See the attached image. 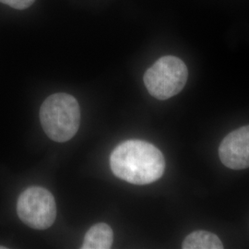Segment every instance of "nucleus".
<instances>
[{
  "label": "nucleus",
  "instance_id": "f257e3e1",
  "mask_svg": "<svg viewBox=\"0 0 249 249\" xmlns=\"http://www.w3.org/2000/svg\"><path fill=\"white\" fill-rule=\"evenodd\" d=\"M114 175L133 185H148L160 179L165 170V160L151 143L131 140L119 144L110 157Z\"/></svg>",
  "mask_w": 249,
  "mask_h": 249
},
{
  "label": "nucleus",
  "instance_id": "f03ea898",
  "mask_svg": "<svg viewBox=\"0 0 249 249\" xmlns=\"http://www.w3.org/2000/svg\"><path fill=\"white\" fill-rule=\"evenodd\" d=\"M45 134L56 142H66L76 135L80 121L78 101L68 93H54L45 99L40 109Z\"/></svg>",
  "mask_w": 249,
  "mask_h": 249
},
{
  "label": "nucleus",
  "instance_id": "7ed1b4c3",
  "mask_svg": "<svg viewBox=\"0 0 249 249\" xmlns=\"http://www.w3.org/2000/svg\"><path fill=\"white\" fill-rule=\"evenodd\" d=\"M187 66L174 55L162 56L144 75V84L151 96L167 100L179 93L187 83Z\"/></svg>",
  "mask_w": 249,
  "mask_h": 249
},
{
  "label": "nucleus",
  "instance_id": "20e7f679",
  "mask_svg": "<svg viewBox=\"0 0 249 249\" xmlns=\"http://www.w3.org/2000/svg\"><path fill=\"white\" fill-rule=\"evenodd\" d=\"M17 213L19 219L31 228L48 229L56 218L54 197L44 187H29L18 197Z\"/></svg>",
  "mask_w": 249,
  "mask_h": 249
},
{
  "label": "nucleus",
  "instance_id": "39448f33",
  "mask_svg": "<svg viewBox=\"0 0 249 249\" xmlns=\"http://www.w3.org/2000/svg\"><path fill=\"white\" fill-rule=\"evenodd\" d=\"M223 164L233 170L249 167V125L239 127L228 134L219 148Z\"/></svg>",
  "mask_w": 249,
  "mask_h": 249
},
{
  "label": "nucleus",
  "instance_id": "423d86ee",
  "mask_svg": "<svg viewBox=\"0 0 249 249\" xmlns=\"http://www.w3.org/2000/svg\"><path fill=\"white\" fill-rule=\"evenodd\" d=\"M114 242V232L107 223H97L85 234L82 249H109Z\"/></svg>",
  "mask_w": 249,
  "mask_h": 249
},
{
  "label": "nucleus",
  "instance_id": "0eeeda50",
  "mask_svg": "<svg viewBox=\"0 0 249 249\" xmlns=\"http://www.w3.org/2000/svg\"><path fill=\"white\" fill-rule=\"evenodd\" d=\"M184 249H223L220 238L211 231H195L188 234L182 244Z\"/></svg>",
  "mask_w": 249,
  "mask_h": 249
},
{
  "label": "nucleus",
  "instance_id": "6e6552de",
  "mask_svg": "<svg viewBox=\"0 0 249 249\" xmlns=\"http://www.w3.org/2000/svg\"><path fill=\"white\" fill-rule=\"evenodd\" d=\"M36 0H0L1 3L16 9H25L31 7Z\"/></svg>",
  "mask_w": 249,
  "mask_h": 249
},
{
  "label": "nucleus",
  "instance_id": "1a4fd4ad",
  "mask_svg": "<svg viewBox=\"0 0 249 249\" xmlns=\"http://www.w3.org/2000/svg\"><path fill=\"white\" fill-rule=\"evenodd\" d=\"M7 249V248H6V247H3V246H1V247H0V249Z\"/></svg>",
  "mask_w": 249,
  "mask_h": 249
}]
</instances>
